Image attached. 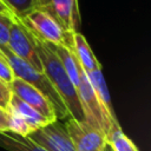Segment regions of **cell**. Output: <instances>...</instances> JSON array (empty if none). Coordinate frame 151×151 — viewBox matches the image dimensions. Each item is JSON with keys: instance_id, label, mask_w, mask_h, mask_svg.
I'll return each mask as SVG.
<instances>
[{"instance_id": "obj_1", "label": "cell", "mask_w": 151, "mask_h": 151, "mask_svg": "<svg viewBox=\"0 0 151 151\" xmlns=\"http://www.w3.org/2000/svg\"><path fill=\"white\" fill-rule=\"evenodd\" d=\"M34 41H35L37 53L41 61L42 72L46 74L51 84L54 86V88L61 97L68 111L70 118H73L78 122H86L85 113H84L80 99L78 97L77 88L71 81L70 77L67 76L59 58L46 42L41 41L37 37H34Z\"/></svg>"}, {"instance_id": "obj_2", "label": "cell", "mask_w": 151, "mask_h": 151, "mask_svg": "<svg viewBox=\"0 0 151 151\" xmlns=\"http://www.w3.org/2000/svg\"><path fill=\"white\" fill-rule=\"evenodd\" d=\"M2 55L5 57L7 63L9 64V66L14 73V77L20 78V79L25 80L26 83L31 84L33 87H35L38 91H40L52 103L54 111H55L57 119L70 118L68 111H67L61 97L59 96V93L57 92V90L51 84L50 79L46 77V74L44 72L37 71L29 64L21 60L17 55H14L9 50L5 51L2 53Z\"/></svg>"}, {"instance_id": "obj_3", "label": "cell", "mask_w": 151, "mask_h": 151, "mask_svg": "<svg viewBox=\"0 0 151 151\" xmlns=\"http://www.w3.org/2000/svg\"><path fill=\"white\" fill-rule=\"evenodd\" d=\"M20 20L28 31L41 41L73 50V33L66 32L46 12L35 8Z\"/></svg>"}, {"instance_id": "obj_4", "label": "cell", "mask_w": 151, "mask_h": 151, "mask_svg": "<svg viewBox=\"0 0 151 151\" xmlns=\"http://www.w3.org/2000/svg\"><path fill=\"white\" fill-rule=\"evenodd\" d=\"M8 50L14 55L29 64L37 71L42 72L41 61L35 48L34 37L18 18H15L11 28Z\"/></svg>"}, {"instance_id": "obj_5", "label": "cell", "mask_w": 151, "mask_h": 151, "mask_svg": "<svg viewBox=\"0 0 151 151\" xmlns=\"http://www.w3.org/2000/svg\"><path fill=\"white\" fill-rule=\"evenodd\" d=\"M76 88H77L78 97L80 99V103H81V106H83V110L85 113L86 123H88L93 127L98 129L105 137V134L107 133V131L110 129V123L107 122V119L100 107L98 98H97V96L88 81L86 72L84 70L80 72L79 83L76 86Z\"/></svg>"}, {"instance_id": "obj_6", "label": "cell", "mask_w": 151, "mask_h": 151, "mask_svg": "<svg viewBox=\"0 0 151 151\" xmlns=\"http://www.w3.org/2000/svg\"><path fill=\"white\" fill-rule=\"evenodd\" d=\"M37 8L51 15L66 32H78L80 26L78 0H37Z\"/></svg>"}, {"instance_id": "obj_7", "label": "cell", "mask_w": 151, "mask_h": 151, "mask_svg": "<svg viewBox=\"0 0 151 151\" xmlns=\"http://www.w3.org/2000/svg\"><path fill=\"white\" fill-rule=\"evenodd\" d=\"M76 151H103L105 144L104 134L86 122L67 118L64 124Z\"/></svg>"}, {"instance_id": "obj_8", "label": "cell", "mask_w": 151, "mask_h": 151, "mask_svg": "<svg viewBox=\"0 0 151 151\" xmlns=\"http://www.w3.org/2000/svg\"><path fill=\"white\" fill-rule=\"evenodd\" d=\"M28 137L47 151H76L65 126L58 120L32 131Z\"/></svg>"}, {"instance_id": "obj_9", "label": "cell", "mask_w": 151, "mask_h": 151, "mask_svg": "<svg viewBox=\"0 0 151 151\" xmlns=\"http://www.w3.org/2000/svg\"><path fill=\"white\" fill-rule=\"evenodd\" d=\"M9 87L14 96H17L27 105L32 106L34 110H37L39 113L45 116L47 119H50L51 122L58 120L52 103L31 84L15 77L11 81Z\"/></svg>"}, {"instance_id": "obj_10", "label": "cell", "mask_w": 151, "mask_h": 151, "mask_svg": "<svg viewBox=\"0 0 151 151\" xmlns=\"http://www.w3.org/2000/svg\"><path fill=\"white\" fill-rule=\"evenodd\" d=\"M86 76L88 78V81L98 98V101L100 104V107L107 119V122L110 123V126L112 124H117L119 123L117 119V116L114 113L112 103H111V97H110V92L104 78V74L101 72V68H97L94 71H90L86 72Z\"/></svg>"}, {"instance_id": "obj_11", "label": "cell", "mask_w": 151, "mask_h": 151, "mask_svg": "<svg viewBox=\"0 0 151 151\" xmlns=\"http://www.w3.org/2000/svg\"><path fill=\"white\" fill-rule=\"evenodd\" d=\"M72 51L85 72L101 68V65L96 58L93 51L91 50L86 38L79 32L73 33V50Z\"/></svg>"}, {"instance_id": "obj_12", "label": "cell", "mask_w": 151, "mask_h": 151, "mask_svg": "<svg viewBox=\"0 0 151 151\" xmlns=\"http://www.w3.org/2000/svg\"><path fill=\"white\" fill-rule=\"evenodd\" d=\"M8 107H11L13 111H15L26 122V124L31 127L32 131L52 123L50 119H47L45 116L39 113L37 110H34L32 106H29L26 103H24L21 99H19L14 94H12V97H11Z\"/></svg>"}, {"instance_id": "obj_13", "label": "cell", "mask_w": 151, "mask_h": 151, "mask_svg": "<svg viewBox=\"0 0 151 151\" xmlns=\"http://www.w3.org/2000/svg\"><path fill=\"white\" fill-rule=\"evenodd\" d=\"M0 147L7 151H47L28 136H20L12 131H0Z\"/></svg>"}, {"instance_id": "obj_14", "label": "cell", "mask_w": 151, "mask_h": 151, "mask_svg": "<svg viewBox=\"0 0 151 151\" xmlns=\"http://www.w3.org/2000/svg\"><path fill=\"white\" fill-rule=\"evenodd\" d=\"M47 45L57 54V57L59 58L63 67L65 68V71L67 73V76L70 77L71 81L73 83L74 86H77L78 83H79L80 72L83 71V67L80 66V64H79L78 59L76 58L73 51L67 48V47L59 46V45H52V44H47Z\"/></svg>"}, {"instance_id": "obj_15", "label": "cell", "mask_w": 151, "mask_h": 151, "mask_svg": "<svg viewBox=\"0 0 151 151\" xmlns=\"http://www.w3.org/2000/svg\"><path fill=\"white\" fill-rule=\"evenodd\" d=\"M105 140L113 151H139L136 144L123 132L120 124H112L105 134Z\"/></svg>"}, {"instance_id": "obj_16", "label": "cell", "mask_w": 151, "mask_h": 151, "mask_svg": "<svg viewBox=\"0 0 151 151\" xmlns=\"http://www.w3.org/2000/svg\"><path fill=\"white\" fill-rule=\"evenodd\" d=\"M2 1L18 19L26 17L29 12L37 8V0H2Z\"/></svg>"}, {"instance_id": "obj_17", "label": "cell", "mask_w": 151, "mask_h": 151, "mask_svg": "<svg viewBox=\"0 0 151 151\" xmlns=\"http://www.w3.org/2000/svg\"><path fill=\"white\" fill-rule=\"evenodd\" d=\"M17 17L11 13H0V52L4 53L8 50L9 33L12 25Z\"/></svg>"}, {"instance_id": "obj_18", "label": "cell", "mask_w": 151, "mask_h": 151, "mask_svg": "<svg viewBox=\"0 0 151 151\" xmlns=\"http://www.w3.org/2000/svg\"><path fill=\"white\" fill-rule=\"evenodd\" d=\"M14 73L9 66V64L7 63V60L5 59L4 55H0V79L7 84H11V81L14 79Z\"/></svg>"}, {"instance_id": "obj_19", "label": "cell", "mask_w": 151, "mask_h": 151, "mask_svg": "<svg viewBox=\"0 0 151 151\" xmlns=\"http://www.w3.org/2000/svg\"><path fill=\"white\" fill-rule=\"evenodd\" d=\"M12 94L13 93L11 91L9 84H7V83H5V81H2L0 79V107L1 109L7 111Z\"/></svg>"}, {"instance_id": "obj_20", "label": "cell", "mask_w": 151, "mask_h": 151, "mask_svg": "<svg viewBox=\"0 0 151 151\" xmlns=\"http://www.w3.org/2000/svg\"><path fill=\"white\" fill-rule=\"evenodd\" d=\"M0 131H11V119L8 111L0 107Z\"/></svg>"}, {"instance_id": "obj_21", "label": "cell", "mask_w": 151, "mask_h": 151, "mask_svg": "<svg viewBox=\"0 0 151 151\" xmlns=\"http://www.w3.org/2000/svg\"><path fill=\"white\" fill-rule=\"evenodd\" d=\"M0 13H11V14H13L11 11H9V8L4 4V1L2 0H0ZM14 15V14H13ZM15 17V15H14Z\"/></svg>"}, {"instance_id": "obj_22", "label": "cell", "mask_w": 151, "mask_h": 151, "mask_svg": "<svg viewBox=\"0 0 151 151\" xmlns=\"http://www.w3.org/2000/svg\"><path fill=\"white\" fill-rule=\"evenodd\" d=\"M103 151H113V150L111 149V146L109 145V143H106V142H105V144H104V149H103Z\"/></svg>"}, {"instance_id": "obj_23", "label": "cell", "mask_w": 151, "mask_h": 151, "mask_svg": "<svg viewBox=\"0 0 151 151\" xmlns=\"http://www.w3.org/2000/svg\"><path fill=\"white\" fill-rule=\"evenodd\" d=\"M0 55H2V53H1V52H0Z\"/></svg>"}]
</instances>
